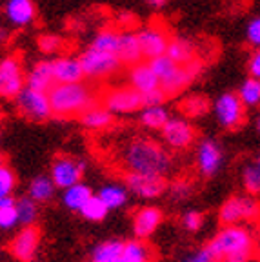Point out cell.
<instances>
[{
	"mask_svg": "<svg viewBox=\"0 0 260 262\" xmlns=\"http://www.w3.org/2000/svg\"><path fill=\"white\" fill-rule=\"evenodd\" d=\"M124 164L133 173L166 175L171 168V155L151 140H135L124 149Z\"/></svg>",
	"mask_w": 260,
	"mask_h": 262,
	"instance_id": "1",
	"label": "cell"
},
{
	"mask_svg": "<svg viewBox=\"0 0 260 262\" xmlns=\"http://www.w3.org/2000/svg\"><path fill=\"white\" fill-rule=\"evenodd\" d=\"M48 95L53 115L57 117H80L95 104L90 88L82 82H57Z\"/></svg>",
	"mask_w": 260,
	"mask_h": 262,
	"instance_id": "2",
	"label": "cell"
},
{
	"mask_svg": "<svg viewBox=\"0 0 260 262\" xmlns=\"http://www.w3.org/2000/svg\"><path fill=\"white\" fill-rule=\"evenodd\" d=\"M209 250L213 251L216 260H226V258L248 260V257L253 253V237L248 229L229 224L209 242Z\"/></svg>",
	"mask_w": 260,
	"mask_h": 262,
	"instance_id": "3",
	"label": "cell"
},
{
	"mask_svg": "<svg viewBox=\"0 0 260 262\" xmlns=\"http://www.w3.org/2000/svg\"><path fill=\"white\" fill-rule=\"evenodd\" d=\"M82 68H84L85 77L91 78H102L110 77L115 71L120 68V58L117 57V53L111 51H100L97 48H90L84 55L80 57Z\"/></svg>",
	"mask_w": 260,
	"mask_h": 262,
	"instance_id": "4",
	"label": "cell"
},
{
	"mask_svg": "<svg viewBox=\"0 0 260 262\" xmlns=\"http://www.w3.org/2000/svg\"><path fill=\"white\" fill-rule=\"evenodd\" d=\"M16 106L24 117L31 120H46L53 115V107L49 102V95L46 91L33 90L26 86L16 97Z\"/></svg>",
	"mask_w": 260,
	"mask_h": 262,
	"instance_id": "5",
	"label": "cell"
},
{
	"mask_svg": "<svg viewBox=\"0 0 260 262\" xmlns=\"http://www.w3.org/2000/svg\"><path fill=\"white\" fill-rule=\"evenodd\" d=\"M260 217V204L251 196H233L220 209L222 224H236L239 221H255Z\"/></svg>",
	"mask_w": 260,
	"mask_h": 262,
	"instance_id": "6",
	"label": "cell"
},
{
	"mask_svg": "<svg viewBox=\"0 0 260 262\" xmlns=\"http://www.w3.org/2000/svg\"><path fill=\"white\" fill-rule=\"evenodd\" d=\"M104 104L113 113H131L144 107V93L137 88H117L104 97Z\"/></svg>",
	"mask_w": 260,
	"mask_h": 262,
	"instance_id": "7",
	"label": "cell"
},
{
	"mask_svg": "<svg viewBox=\"0 0 260 262\" xmlns=\"http://www.w3.org/2000/svg\"><path fill=\"white\" fill-rule=\"evenodd\" d=\"M215 113L219 122L224 127H236L244 120V102L240 100L239 95L224 93L215 102Z\"/></svg>",
	"mask_w": 260,
	"mask_h": 262,
	"instance_id": "8",
	"label": "cell"
},
{
	"mask_svg": "<svg viewBox=\"0 0 260 262\" xmlns=\"http://www.w3.org/2000/svg\"><path fill=\"white\" fill-rule=\"evenodd\" d=\"M127 189L142 199H155L166 191V180L164 175H147V173L131 171L126 179Z\"/></svg>",
	"mask_w": 260,
	"mask_h": 262,
	"instance_id": "9",
	"label": "cell"
},
{
	"mask_svg": "<svg viewBox=\"0 0 260 262\" xmlns=\"http://www.w3.org/2000/svg\"><path fill=\"white\" fill-rule=\"evenodd\" d=\"M82 171H84V164L82 162H77L69 157H58L51 166V179L55 180V184L58 188L68 189L80 182Z\"/></svg>",
	"mask_w": 260,
	"mask_h": 262,
	"instance_id": "10",
	"label": "cell"
},
{
	"mask_svg": "<svg viewBox=\"0 0 260 262\" xmlns=\"http://www.w3.org/2000/svg\"><path fill=\"white\" fill-rule=\"evenodd\" d=\"M162 135L166 139V142L171 147L182 149L187 147L195 139V131H193L191 124L184 119H169L166 122V126L162 127Z\"/></svg>",
	"mask_w": 260,
	"mask_h": 262,
	"instance_id": "11",
	"label": "cell"
},
{
	"mask_svg": "<svg viewBox=\"0 0 260 262\" xmlns=\"http://www.w3.org/2000/svg\"><path fill=\"white\" fill-rule=\"evenodd\" d=\"M38 242H40L38 229L33 228V226H24V229L11 242V253L18 260L29 262L33 258V255H35V251H37Z\"/></svg>",
	"mask_w": 260,
	"mask_h": 262,
	"instance_id": "12",
	"label": "cell"
},
{
	"mask_svg": "<svg viewBox=\"0 0 260 262\" xmlns=\"http://www.w3.org/2000/svg\"><path fill=\"white\" fill-rule=\"evenodd\" d=\"M140 46H142L144 57L146 58H155L159 55H164L167 51L169 46V38L167 35L159 28H144L137 33Z\"/></svg>",
	"mask_w": 260,
	"mask_h": 262,
	"instance_id": "13",
	"label": "cell"
},
{
	"mask_svg": "<svg viewBox=\"0 0 260 262\" xmlns=\"http://www.w3.org/2000/svg\"><path fill=\"white\" fill-rule=\"evenodd\" d=\"M117 57L120 58L124 66H137L140 64L144 57L142 46L138 40V35L135 33H122L120 35V42H118Z\"/></svg>",
	"mask_w": 260,
	"mask_h": 262,
	"instance_id": "14",
	"label": "cell"
},
{
	"mask_svg": "<svg viewBox=\"0 0 260 262\" xmlns=\"http://www.w3.org/2000/svg\"><path fill=\"white\" fill-rule=\"evenodd\" d=\"M222 162V151L213 140H204L197 151V164L204 175H213L220 168Z\"/></svg>",
	"mask_w": 260,
	"mask_h": 262,
	"instance_id": "15",
	"label": "cell"
},
{
	"mask_svg": "<svg viewBox=\"0 0 260 262\" xmlns=\"http://www.w3.org/2000/svg\"><path fill=\"white\" fill-rule=\"evenodd\" d=\"M162 222V211L157 208H142L138 209L133 219V229L138 238H146L159 228Z\"/></svg>",
	"mask_w": 260,
	"mask_h": 262,
	"instance_id": "16",
	"label": "cell"
},
{
	"mask_svg": "<svg viewBox=\"0 0 260 262\" xmlns=\"http://www.w3.org/2000/svg\"><path fill=\"white\" fill-rule=\"evenodd\" d=\"M129 80H131V86L137 88V90L142 91V93L162 88L160 86V78L155 75L153 68H151L149 64H142V62L137 66H131Z\"/></svg>",
	"mask_w": 260,
	"mask_h": 262,
	"instance_id": "17",
	"label": "cell"
},
{
	"mask_svg": "<svg viewBox=\"0 0 260 262\" xmlns=\"http://www.w3.org/2000/svg\"><path fill=\"white\" fill-rule=\"evenodd\" d=\"M55 84H57V77H55L53 62H38L31 70V73L28 75V86L33 90L49 93V90Z\"/></svg>",
	"mask_w": 260,
	"mask_h": 262,
	"instance_id": "18",
	"label": "cell"
},
{
	"mask_svg": "<svg viewBox=\"0 0 260 262\" xmlns=\"http://www.w3.org/2000/svg\"><path fill=\"white\" fill-rule=\"evenodd\" d=\"M53 66L57 82H82V78L85 77L80 58L62 57L55 60Z\"/></svg>",
	"mask_w": 260,
	"mask_h": 262,
	"instance_id": "19",
	"label": "cell"
},
{
	"mask_svg": "<svg viewBox=\"0 0 260 262\" xmlns=\"http://www.w3.org/2000/svg\"><path fill=\"white\" fill-rule=\"evenodd\" d=\"M6 16L15 26H28L35 18V4L31 0H8Z\"/></svg>",
	"mask_w": 260,
	"mask_h": 262,
	"instance_id": "20",
	"label": "cell"
},
{
	"mask_svg": "<svg viewBox=\"0 0 260 262\" xmlns=\"http://www.w3.org/2000/svg\"><path fill=\"white\" fill-rule=\"evenodd\" d=\"M113 111H110L107 107H97L91 106L88 111L80 115V120L84 126L91 127V129H102V127H107L113 122Z\"/></svg>",
	"mask_w": 260,
	"mask_h": 262,
	"instance_id": "21",
	"label": "cell"
},
{
	"mask_svg": "<svg viewBox=\"0 0 260 262\" xmlns=\"http://www.w3.org/2000/svg\"><path fill=\"white\" fill-rule=\"evenodd\" d=\"M124 246H126V242H120V241L102 242V244H98L95 248L93 262H120Z\"/></svg>",
	"mask_w": 260,
	"mask_h": 262,
	"instance_id": "22",
	"label": "cell"
},
{
	"mask_svg": "<svg viewBox=\"0 0 260 262\" xmlns=\"http://www.w3.org/2000/svg\"><path fill=\"white\" fill-rule=\"evenodd\" d=\"M166 53L180 66H186L187 62H191L195 58V49H193L191 42L186 40V38H173V40H169Z\"/></svg>",
	"mask_w": 260,
	"mask_h": 262,
	"instance_id": "23",
	"label": "cell"
},
{
	"mask_svg": "<svg viewBox=\"0 0 260 262\" xmlns=\"http://www.w3.org/2000/svg\"><path fill=\"white\" fill-rule=\"evenodd\" d=\"M149 66L153 68L155 75L160 78V86H162V82L169 80V78L177 73V70L180 68V64H177L167 53L159 55V57H155V58H149Z\"/></svg>",
	"mask_w": 260,
	"mask_h": 262,
	"instance_id": "24",
	"label": "cell"
},
{
	"mask_svg": "<svg viewBox=\"0 0 260 262\" xmlns=\"http://www.w3.org/2000/svg\"><path fill=\"white\" fill-rule=\"evenodd\" d=\"M91 195H93V193H91V189L88 188V186H84V184H80V182H78V184L71 186V188H68L64 191V204L68 206L69 209L80 211L82 206L90 201Z\"/></svg>",
	"mask_w": 260,
	"mask_h": 262,
	"instance_id": "25",
	"label": "cell"
},
{
	"mask_svg": "<svg viewBox=\"0 0 260 262\" xmlns=\"http://www.w3.org/2000/svg\"><path fill=\"white\" fill-rule=\"evenodd\" d=\"M120 262H151V250L149 246L140 241L126 242L122 251Z\"/></svg>",
	"mask_w": 260,
	"mask_h": 262,
	"instance_id": "26",
	"label": "cell"
},
{
	"mask_svg": "<svg viewBox=\"0 0 260 262\" xmlns=\"http://www.w3.org/2000/svg\"><path fill=\"white\" fill-rule=\"evenodd\" d=\"M193 78H195V77L191 75V71L187 70L186 66H180L179 70H177V73L173 75L169 80L162 82V90L166 91L167 97H171V95H177V93H180L182 90H186V86L193 80Z\"/></svg>",
	"mask_w": 260,
	"mask_h": 262,
	"instance_id": "27",
	"label": "cell"
},
{
	"mask_svg": "<svg viewBox=\"0 0 260 262\" xmlns=\"http://www.w3.org/2000/svg\"><path fill=\"white\" fill-rule=\"evenodd\" d=\"M55 180L48 177H37L29 186V196L37 202H48L55 193Z\"/></svg>",
	"mask_w": 260,
	"mask_h": 262,
	"instance_id": "28",
	"label": "cell"
},
{
	"mask_svg": "<svg viewBox=\"0 0 260 262\" xmlns=\"http://www.w3.org/2000/svg\"><path fill=\"white\" fill-rule=\"evenodd\" d=\"M18 222V209L11 195L0 196V226L4 229H11Z\"/></svg>",
	"mask_w": 260,
	"mask_h": 262,
	"instance_id": "29",
	"label": "cell"
},
{
	"mask_svg": "<svg viewBox=\"0 0 260 262\" xmlns=\"http://www.w3.org/2000/svg\"><path fill=\"white\" fill-rule=\"evenodd\" d=\"M107 211H110V208L106 206V202L102 201L100 196H95L91 195L90 201L85 202L84 206H82L80 213L82 217L88 219V221H93V222H98V221H104L107 215Z\"/></svg>",
	"mask_w": 260,
	"mask_h": 262,
	"instance_id": "30",
	"label": "cell"
},
{
	"mask_svg": "<svg viewBox=\"0 0 260 262\" xmlns=\"http://www.w3.org/2000/svg\"><path fill=\"white\" fill-rule=\"evenodd\" d=\"M239 97L244 102V106L248 107L260 106V78L251 77L248 80H244V84L239 90Z\"/></svg>",
	"mask_w": 260,
	"mask_h": 262,
	"instance_id": "31",
	"label": "cell"
},
{
	"mask_svg": "<svg viewBox=\"0 0 260 262\" xmlns=\"http://www.w3.org/2000/svg\"><path fill=\"white\" fill-rule=\"evenodd\" d=\"M140 120H142L144 126L151 127V129H157V127L166 126V122L169 120V115H167V111L162 106H147L144 107L142 115H140Z\"/></svg>",
	"mask_w": 260,
	"mask_h": 262,
	"instance_id": "32",
	"label": "cell"
},
{
	"mask_svg": "<svg viewBox=\"0 0 260 262\" xmlns=\"http://www.w3.org/2000/svg\"><path fill=\"white\" fill-rule=\"evenodd\" d=\"M98 196L106 202V206L110 209H117V208H120V206H124L126 204V199H127L126 189L120 188V186H115V184L104 186V188L98 191Z\"/></svg>",
	"mask_w": 260,
	"mask_h": 262,
	"instance_id": "33",
	"label": "cell"
},
{
	"mask_svg": "<svg viewBox=\"0 0 260 262\" xmlns=\"http://www.w3.org/2000/svg\"><path fill=\"white\" fill-rule=\"evenodd\" d=\"M16 209H18V222L24 226H31L37 221L38 209H37V201L28 196V199H20L16 202Z\"/></svg>",
	"mask_w": 260,
	"mask_h": 262,
	"instance_id": "34",
	"label": "cell"
},
{
	"mask_svg": "<svg viewBox=\"0 0 260 262\" xmlns=\"http://www.w3.org/2000/svg\"><path fill=\"white\" fill-rule=\"evenodd\" d=\"M118 42H120V35L113 31H102L95 37L91 48H97L100 51H111V53H117Z\"/></svg>",
	"mask_w": 260,
	"mask_h": 262,
	"instance_id": "35",
	"label": "cell"
},
{
	"mask_svg": "<svg viewBox=\"0 0 260 262\" xmlns=\"http://www.w3.org/2000/svg\"><path fill=\"white\" fill-rule=\"evenodd\" d=\"M244 186L249 193H260V166L253 162L244 169Z\"/></svg>",
	"mask_w": 260,
	"mask_h": 262,
	"instance_id": "36",
	"label": "cell"
},
{
	"mask_svg": "<svg viewBox=\"0 0 260 262\" xmlns=\"http://www.w3.org/2000/svg\"><path fill=\"white\" fill-rule=\"evenodd\" d=\"M22 71H20V64L15 60V58H4L2 64H0V84L2 82H8L15 77H20Z\"/></svg>",
	"mask_w": 260,
	"mask_h": 262,
	"instance_id": "37",
	"label": "cell"
},
{
	"mask_svg": "<svg viewBox=\"0 0 260 262\" xmlns=\"http://www.w3.org/2000/svg\"><path fill=\"white\" fill-rule=\"evenodd\" d=\"M13 188H15V173L6 164H2V168H0V196L11 195Z\"/></svg>",
	"mask_w": 260,
	"mask_h": 262,
	"instance_id": "38",
	"label": "cell"
},
{
	"mask_svg": "<svg viewBox=\"0 0 260 262\" xmlns=\"http://www.w3.org/2000/svg\"><path fill=\"white\" fill-rule=\"evenodd\" d=\"M182 110L186 111L187 115H191V117L202 115L207 111V100L204 97H191L182 104Z\"/></svg>",
	"mask_w": 260,
	"mask_h": 262,
	"instance_id": "39",
	"label": "cell"
},
{
	"mask_svg": "<svg viewBox=\"0 0 260 262\" xmlns=\"http://www.w3.org/2000/svg\"><path fill=\"white\" fill-rule=\"evenodd\" d=\"M166 98H167V95H166V91H164L162 88H159V90H153V91H147V93H144V107H147V106H162Z\"/></svg>",
	"mask_w": 260,
	"mask_h": 262,
	"instance_id": "40",
	"label": "cell"
},
{
	"mask_svg": "<svg viewBox=\"0 0 260 262\" xmlns=\"http://www.w3.org/2000/svg\"><path fill=\"white\" fill-rule=\"evenodd\" d=\"M182 222H184V226H186V229L197 231V229H200V226H202L204 217H202V213H199V211H189L184 215Z\"/></svg>",
	"mask_w": 260,
	"mask_h": 262,
	"instance_id": "41",
	"label": "cell"
},
{
	"mask_svg": "<svg viewBox=\"0 0 260 262\" xmlns=\"http://www.w3.org/2000/svg\"><path fill=\"white\" fill-rule=\"evenodd\" d=\"M38 44H40L42 51H46V53H53V51H57V49L60 48V38L58 37H42L40 40H38Z\"/></svg>",
	"mask_w": 260,
	"mask_h": 262,
	"instance_id": "42",
	"label": "cell"
},
{
	"mask_svg": "<svg viewBox=\"0 0 260 262\" xmlns=\"http://www.w3.org/2000/svg\"><path fill=\"white\" fill-rule=\"evenodd\" d=\"M248 40L255 46H260V16L249 22L248 26Z\"/></svg>",
	"mask_w": 260,
	"mask_h": 262,
	"instance_id": "43",
	"label": "cell"
},
{
	"mask_svg": "<svg viewBox=\"0 0 260 262\" xmlns=\"http://www.w3.org/2000/svg\"><path fill=\"white\" fill-rule=\"evenodd\" d=\"M215 260H216L215 255H213V251L209 250V246H207L204 250L197 251L195 255H191L186 262H215Z\"/></svg>",
	"mask_w": 260,
	"mask_h": 262,
	"instance_id": "44",
	"label": "cell"
},
{
	"mask_svg": "<svg viewBox=\"0 0 260 262\" xmlns=\"http://www.w3.org/2000/svg\"><path fill=\"white\" fill-rule=\"evenodd\" d=\"M249 71H251L253 77L260 78V49H256V53L249 60Z\"/></svg>",
	"mask_w": 260,
	"mask_h": 262,
	"instance_id": "45",
	"label": "cell"
},
{
	"mask_svg": "<svg viewBox=\"0 0 260 262\" xmlns=\"http://www.w3.org/2000/svg\"><path fill=\"white\" fill-rule=\"evenodd\" d=\"M173 195L177 196V199H184V196H187L189 195V184H187V182H177L175 186H173Z\"/></svg>",
	"mask_w": 260,
	"mask_h": 262,
	"instance_id": "46",
	"label": "cell"
},
{
	"mask_svg": "<svg viewBox=\"0 0 260 262\" xmlns=\"http://www.w3.org/2000/svg\"><path fill=\"white\" fill-rule=\"evenodd\" d=\"M149 2H151L153 6H162L164 2H166V0H149Z\"/></svg>",
	"mask_w": 260,
	"mask_h": 262,
	"instance_id": "47",
	"label": "cell"
},
{
	"mask_svg": "<svg viewBox=\"0 0 260 262\" xmlns=\"http://www.w3.org/2000/svg\"><path fill=\"white\" fill-rule=\"evenodd\" d=\"M224 262H246V260H242V258H226Z\"/></svg>",
	"mask_w": 260,
	"mask_h": 262,
	"instance_id": "48",
	"label": "cell"
},
{
	"mask_svg": "<svg viewBox=\"0 0 260 262\" xmlns=\"http://www.w3.org/2000/svg\"><path fill=\"white\" fill-rule=\"evenodd\" d=\"M255 162H256V164H258V166H260V153H258V157H256V160H255Z\"/></svg>",
	"mask_w": 260,
	"mask_h": 262,
	"instance_id": "49",
	"label": "cell"
},
{
	"mask_svg": "<svg viewBox=\"0 0 260 262\" xmlns=\"http://www.w3.org/2000/svg\"><path fill=\"white\" fill-rule=\"evenodd\" d=\"M256 127H258V131H260V119H258V124H256Z\"/></svg>",
	"mask_w": 260,
	"mask_h": 262,
	"instance_id": "50",
	"label": "cell"
}]
</instances>
